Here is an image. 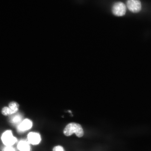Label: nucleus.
<instances>
[{
	"label": "nucleus",
	"instance_id": "nucleus-6",
	"mask_svg": "<svg viewBox=\"0 0 151 151\" xmlns=\"http://www.w3.org/2000/svg\"><path fill=\"white\" fill-rule=\"evenodd\" d=\"M32 126V123L31 120L26 119L22 122L19 126V129L21 131H25L31 128Z\"/></svg>",
	"mask_w": 151,
	"mask_h": 151
},
{
	"label": "nucleus",
	"instance_id": "nucleus-7",
	"mask_svg": "<svg viewBox=\"0 0 151 151\" xmlns=\"http://www.w3.org/2000/svg\"><path fill=\"white\" fill-rule=\"evenodd\" d=\"M19 108L18 104L14 101L11 102L8 107L9 115L14 114L18 112Z\"/></svg>",
	"mask_w": 151,
	"mask_h": 151
},
{
	"label": "nucleus",
	"instance_id": "nucleus-4",
	"mask_svg": "<svg viewBox=\"0 0 151 151\" xmlns=\"http://www.w3.org/2000/svg\"><path fill=\"white\" fill-rule=\"evenodd\" d=\"M126 5L128 9L134 13H138L141 10L142 4L140 0H127Z\"/></svg>",
	"mask_w": 151,
	"mask_h": 151
},
{
	"label": "nucleus",
	"instance_id": "nucleus-1",
	"mask_svg": "<svg viewBox=\"0 0 151 151\" xmlns=\"http://www.w3.org/2000/svg\"><path fill=\"white\" fill-rule=\"evenodd\" d=\"M64 134L69 137L75 133L78 137H82L84 135V131L80 124L71 122L68 124L63 130Z\"/></svg>",
	"mask_w": 151,
	"mask_h": 151
},
{
	"label": "nucleus",
	"instance_id": "nucleus-10",
	"mask_svg": "<svg viewBox=\"0 0 151 151\" xmlns=\"http://www.w3.org/2000/svg\"><path fill=\"white\" fill-rule=\"evenodd\" d=\"M4 151H15V150L11 146H7L5 148Z\"/></svg>",
	"mask_w": 151,
	"mask_h": 151
},
{
	"label": "nucleus",
	"instance_id": "nucleus-11",
	"mask_svg": "<svg viewBox=\"0 0 151 151\" xmlns=\"http://www.w3.org/2000/svg\"><path fill=\"white\" fill-rule=\"evenodd\" d=\"M20 120V117L19 116H16L13 119V122H17L19 121Z\"/></svg>",
	"mask_w": 151,
	"mask_h": 151
},
{
	"label": "nucleus",
	"instance_id": "nucleus-2",
	"mask_svg": "<svg viewBox=\"0 0 151 151\" xmlns=\"http://www.w3.org/2000/svg\"><path fill=\"white\" fill-rule=\"evenodd\" d=\"M112 11L113 14L115 16H123L126 12V6L122 2H116L113 5Z\"/></svg>",
	"mask_w": 151,
	"mask_h": 151
},
{
	"label": "nucleus",
	"instance_id": "nucleus-8",
	"mask_svg": "<svg viewBox=\"0 0 151 151\" xmlns=\"http://www.w3.org/2000/svg\"><path fill=\"white\" fill-rule=\"evenodd\" d=\"M18 147L20 151H29L30 147L28 143L24 141H21L19 143Z\"/></svg>",
	"mask_w": 151,
	"mask_h": 151
},
{
	"label": "nucleus",
	"instance_id": "nucleus-9",
	"mask_svg": "<svg viewBox=\"0 0 151 151\" xmlns=\"http://www.w3.org/2000/svg\"><path fill=\"white\" fill-rule=\"evenodd\" d=\"M53 151H65L63 147L61 146H56L53 148Z\"/></svg>",
	"mask_w": 151,
	"mask_h": 151
},
{
	"label": "nucleus",
	"instance_id": "nucleus-3",
	"mask_svg": "<svg viewBox=\"0 0 151 151\" xmlns=\"http://www.w3.org/2000/svg\"><path fill=\"white\" fill-rule=\"evenodd\" d=\"M1 140L6 146H11L16 143L17 139L13 135L12 131H7L3 134Z\"/></svg>",
	"mask_w": 151,
	"mask_h": 151
},
{
	"label": "nucleus",
	"instance_id": "nucleus-5",
	"mask_svg": "<svg viewBox=\"0 0 151 151\" xmlns=\"http://www.w3.org/2000/svg\"><path fill=\"white\" fill-rule=\"evenodd\" d=\"M28 141L31 144L35 145L38 144L41 141L40 135L36 133H30L28 135Z\"/></svg>",
	"mask_w": 151,
	"mask_h": 151
}]
</instances>
